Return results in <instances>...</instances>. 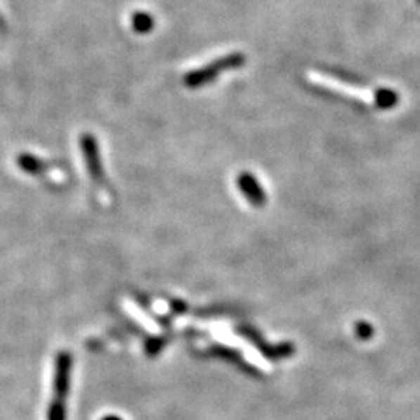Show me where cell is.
I'll use <instances>...</instances> for the list:
<instances>
[{"label":"cell","instance_id":"1","mask_svg":"<svg viewBox=\"0 0 420 420\" xmlns=\"http://www.w3.org/2000/svg\"><path fill=\"white\" fill-rule=\"evenodd\" d=\"M307 78L310 79L312 83L326 87V89H329V91H333V92L343 94V95H349L350 98L367 103V105H375V103H377V95L371 92L369 89H364V87L349 86L348 83H344V81H341V79L324 75V73H319L316 70L308 72Z\"/></svg>","mask_w":420,"mask_h":420},{"label":"cell","instance_id":"2","mask_svg":"<svg viewBox=\"0 0 420 420\" xmlns=\"http://www.w3.org/2000/svg\"><path fill=\"white\" fill-rule=\"evenodd\" d=\"M69 355L61 353L56 361V372H55V389H53V402H51L50 420H63L64 417V399L68 393L69 383Z\"/></svg>","mask_w":420,"mask_h":420},{"label":"cell","instance_id":"3","mask_svg":"<svg viewBox=\"0 0 420 420\" xmlns=\"http://www.w3.org/2000/svg\"><path fill=\"white\" fill-rule=\"evenodd\" d=\"M123 305H125V308H127V312L129 313V316H132V318L136 319V322H139L140 326H142L145 330H148L150 333H153V335H159L160 333V327L158 326V324L154 322L150 318V316L142 310V308H140L139 305H136L134 302L127 300Z\"/></svg>","mask_w":420,"mask_h":420}]
</instances>
